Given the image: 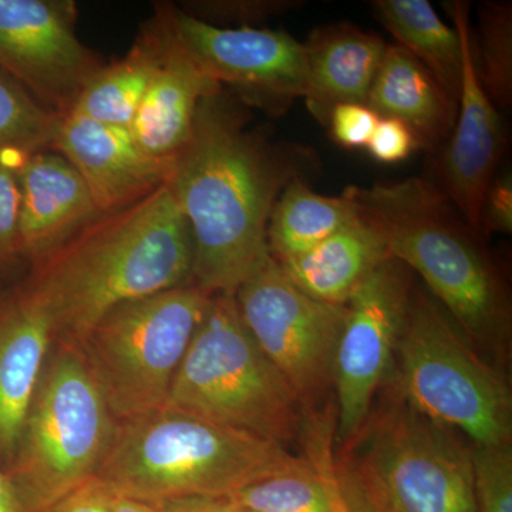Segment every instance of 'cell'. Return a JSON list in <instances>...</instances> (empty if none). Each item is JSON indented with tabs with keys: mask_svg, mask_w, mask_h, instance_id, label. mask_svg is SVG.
Here are the masks:
<instances>
[{
	"mask_svg": "<svg viewBox=\"0 0 512 512\" xmlns=\"http://www.w3.org/2000/svg\"><path fill=\"white\" fill-rule=\"evenodd\" d=\"M377 116L406 124L419 147L437 154L456 124L458 103L402 46L387 45L366 100Z\"/></svg>",
	"mask_w": 512,
	"mask_h": 512,
	"instance_id": "ffe728a7",
	"label": "cell"
},
{
	"mask_svg": "<svg viewBox=\"0 0 512 512\" xmlns=\"http://www.w3.org/2000/svg\"><path fill=\"white\" fill-rule=\"evenodd\" d=\"M20 258L39 261L101 217L82 175L57 151L18 165Z\"/></svg>",
	"mask_w": 512,
	"mask_h": 512,
	"instance_id": "2e32d148",
	"label": "cell"
},
{
	"mask_svg": "<svg viewBox=\"0 0 512 512\" xmlns=\"http://www.w3.org/2000/svg\"><path fill=\"white\" fill-rule=\"evenodd\" d=\"M110 512H160L157 503L113 493Z\"/></svg>",
	"mask_w": 512,
	"mask_h": 512,
	"instance_id": "d590c367",
	"label": "cell"
},
{
	"mask_svg": "<svg viewBox=\"0 0 512 512\" xmlns=\"http://www.w3.org/2000/svg\"><path fill=\"white\" fill-rule=\"evenodd\" d=\"M160 60L156 23L119 62L107 64L84 87L69 114L97 123L130 128Z\"/></svg>",
	"mask_w": 512,
	"mask_h": 512,
	"instance_id": "603a6c76",
	"label": "cell"
},
{
	"mask_svg": "<svg viewBox=\"0 0 512 512\" xmlns=\"http://www.w3.org/2000/svg\"><path fill=\"white\" fill-rule=\"evenodd\" d=\"M299 0H212L188 3V15L215 25V22L258 23L272 16L301 8Z\"/></svg>",
	"mask_w": 512,
	"mask_h": 512,
	"instance_id": "f1b7e54d",
	"label": "cell"
},
{
	"mask_svg": "<svg viewBox=\"0 0 512 512\" xmlns=\"http://www.w3.org/2000/svg\"><path fill=\"white\" fill-rule=\"evenodd\" d=\"M302 460L281 444L163 406L117 421L96 478L113 493L160 503L234 495Z\"/></svg>",
	"mask_w": 512,
	"mask_h": 512,
	"instance_id": "277c9868",
	"label": "cell"
},
{
	"mask_svg": "<svg viewBox=\"0 0 512 512\" xmlns=\"http://www.w3.org/2000/svg\"><path fill=\"white\" fill-rule=\"evenodd\" d=\"M303 47L308 69L305 101L316 120L326 126L333 107L366 104L386 52L382 37L343 22L313 30Z\"/></svg>",
	"mask_w": 512,
	"mask_h": 512,
	"instance_id": "d6986e66",
	"label": "cell"
},
{
	"mask_svg": "<svg viewBox=\"0 0 512 512\" xmlns=\"http://www.w3.org/2000/svg\"><path fill=\"white\" fill-rule=\"evenodd\" d=\"M211 296L177 286L123 303L94 326L80 349L114 419L165 406Z\"/></svg>",
	"mask_w": 512,
	"mask_h": 512,
	"instance_id": "9c48e42d",
	"label": "cell"
},
{
	"mask_svg": "<svg viewBox=\"0 0 512 512\" xmlns=\"http://www.w3.org/2000/svg\"><path fill=\"white\" fill-rule=\"evenodd\" d=\"M60 117L0 70V158H23L52 147Z\"/></svg>",
	"mask_w": 512,
	"mask_h": 512,
	"instance_id": "484cf974",
	"label": "cell"
},
{
	"mask_svg": "<svg viewBox=\"0 0 512 512\" xmlns=\"http://www.w3.org/2000/svg\"><path fill=\"white\" fill-rule=\"evenodd\" d=\"M157 504L160 512H242L231 495H192Z\"/></svg>",
	"mask_w": 512,
	"mask_h": 512,
	"instance_id": "e575fe53",
	"label": "cell"
},
{
	"mask_svg": "<svg viewBox=\"0 0 512 512\" xmlns=\"http://www.w3.org/2000/svg\"><path fill=\"white\" fill-rule=\"evenodd\" d=\"M390 256L382 232L356 210L352 220L315 248L276 262L306 295L346 305L367 276Z\"/></svg>",
	"mask_w": 512,
	"mask_h": 512,
	"instance_id": "44dd1931",
	"label": "cell"
},
{
	"mask_svg": "<svg viewBox=\"0 0 512 512\" xmlns=\"http://www.w3.org/2000/svg\"><path fill=\"white\" fill-rule=\"evenodd\" d=\"M396 352L406 399L476 446L511 443V394L431 293L414 288Z\"/></svg>",
	"mask_w": 512,
	"mask_h": 512,
	"instance_id": "ba28073f",
	"label": "cell"
},
{
	"mask_svg": "<svg viewBox=\"0 0 512 512\" xmlns=\"http://www.w3.org/2000/svg\"><path fill=\"white\" fill-rule=\"evenodd\" d=\"M512 231V180L511 175L494 178L485 194L481 211V234Z\"/></svg>",
	"mask_w": 512,
	"mask_h": 512,
	"instance_id": "d6a6232c",
	"label": "cell"
},
{
	"mask_svg": "<svg viewBox=\"0 0 512 512\" xmlns=\"http://www.w3.org/2000/svg\"><path fill=\"white\" fill-rule=\"evenodd\" d=\"M252 338L291 384L303 413H315L335 380V357L348 306L313 299L266 254L235 292Z\"/></svg>",
	"mask_w": 512,
	"mask_h": 512,
	"instance_id": "30bf717a",
	"label": "cell"
},
{
	"mask_svg": "<svg viewBox=\"0 0 512 512\" xmlns=\"http://www.w3.org/2000/svg\"><path fill=\"white\" fill-rule=\"evenodd\" d=\"M242 512H249V511H244V510H242Z\"/></svg>",
	"mask_w": 512,
	"mask_h": 512,
	"instance_id": "f35d334b",
	"label": "cell"
},
{
	"mask_svg": "<svg viewBox=\"0 0 512 512\" xmlns=\"http://www.w3.org/2000/svg\"><path fill=\"white\" fill-rule=\"evenodd\" d=\"M315 167L308 148L271 143L248 128L222 87L204 97L165 183L190 227L191 284L208 295H235L269 252L266 231L279 195Z\"/></svg>",
	"mask_w": 512,
	"mask_h": 512,
	"instance_id": "6da1fadb",
	"label": "cell"
},
{
	"mask_svg": "<svg viewBox=\"0 0 512 512\" xmlns=\"http://www.w3.org/2000/svg\"><path fill=\"white\" fill-rule=\"evenodd\" d=\"M52 345V323L25 286L0 296V467L5 473Z\"/></svg>",
	"mask_w": 512,
	"mask_h": 512,
	"instance_id": "e0dca14e",
	"label": "cell"
},
{
	"mask_svg": "<svg viewBox=\"0 0 512 512\" xmlns=\"http://www.w3.org/2000/svg\"><path fill=\"white\" fill-rule=\"evenodd\" d=\"M343 194L375 224L393 258L420 275L471 343L503 348L510 302L483 234L430 180L349 187Z\"/></svg>",
	"mask_w": 512,
	"mask_h": 512,
	"instance_id": "3957f363",
	"label": "cell"
},
{
	"mask_svg": "<svg viewBox=\"0 0 512 512\" xmlns=\"http://www.w3.org/2000/svg\"><path fill=\"white\" fill-rule=\"evenodd\" d=\"M461 40V76L458 113L453 133L437 153V181H431L481 234V211L488 187L504 154L505 130L500 111L477 79L471 43L470 6L446 3Z\"/></svg>",
	"mask_w": 512,
	"mask_h": 512,
	"instance_id": "5bb4252c",
	"label": "cell"
},
{
	"mask_svg": "<svg viewBox=\"0 0 512 512\" xmlns=\"http://www.w3.org/2000/svg\"><path fill=\"white\" fill-rule=\"evenodd\" d=\"M160 60L130 131L148 156L173 164L190 140L201 101L222 86L208 76L157 18Z\"/></svg>",
	"mask_w": 512,
	"mask_h": 512,
	"instance_id": "ac0fdd59",
	"label": "cell"
},
{
	"mask_svg": "<svg viewBox=\"0 0 512 512\" xmlns=\"http://www.w3.org/2000/svg\"><path fill=\"white\" fill-rule=\"evenodd\" d=\"M414 288L412 271L387 258L350 296L335 357L336 440L352 439L365 423L389 372Z\"/></svg>",
	"mask_w": 512,
	"mask_h": 512,
	"instance_id": "8fae6325",
	"label": "cell"
},
{
	"mask_svg": "<svg viewBox=\"0 0 512 512\" xmlns=\"http://www.w3.org/2000/svg\"><path fill=\"white\" fill-rule=\"evenodd\" d=\"M192 261L190 227L164 184L33 262L23 286L45 309L53 340L80 348L117 306L191 284Z\"/></svg>",
	"mask_w": 512,
	"mask_h": 512,
	"instance_id": "7a4b0ae2",
	"label": "cell"
},
{
	"mask_svg": "<svg viewBox=\"0 0 512 512\" xmlns=\"http://www.w3.org/2000/svg\"><path fill=\"white\" fill-rule=\"evenodd\" d=\"M353 202L312 191L306 180H293L279 195L266 231L275 261L305 254L355 217Z\"/></svg>",
	"mask_w": 512,
	"mask_h": 512,
	"instance_id": "cb8c5ba5",
	"label": "cell"
},
{
	"mask_svg": "<svg viewBox=\"0 0 512 512\" xmlns=\"http://www.w3.org/2000/svg\"><path fill=\"white\" fill-rule=\"evenodd\" d=\"M116 426L82 349L53 340L6 473L23 512H42L96 477Z\"/></svg>",
	"mask_w": 512,
	"mask_h": 512,
	"instance_id": "52a82bcc",
	"label": "cell"
},
{
	"mask_svg": "<svg viewBox=\"0 0 512 512\" xmlns=\"http://www.w3.org/2000/svg\"><path fill=\"white\" fill-rule=\"evenodd\" d=\"M111 498L113 491L94 477L42 512H110Z\"/></svg>",
	"mask_w": 512,
	"mask_h": 512,
	"instance_id": "836d02e7",
	"label": "cell"
},
{
	"mask_svg": "<svg viewBox=\"0 0 512 512\" xmlns=\"http://www.w3.org/2000/svg\"><path fill=\"white\" fill-rule=\"evenodd\" d=\"M53 150L82 175L101 214L123 210L167 183L171 164L148 156L130 128L67 114Z\"/></svg>",
	"mask_w": 512,
	"mask_h": 512,
	"instance_id": "9a60e30c",
	"label": "cell"
},
{
	"mask_svg": "<svg viewBox=\"0 0 512 512\" xmlns=\"http://www.w3.org/2000/svg\"><path fill=\"white\" fill-rule=\"evenodd\" d=\"M235 503L249 512H338L340 484L329 453L254 481L237 491Z\"/></svg>",
	"mask_w": 512,
	"mask_h": 512,
	"instance_id": "d4e9b609",
	"label": "cell"
},
{
	"mask_svg": "<svg viewBox=\"0 0 512 512\" xmlns=\"http://www.w3.org/2000/svg\"><path fill=\"white\" fill-rule=\"evenodd\" d=\"M376 19L458 103L463 76L460 35L427 0H376Z\"/></svg>",
	"mask_w": 512,
	"mask_h": 512,
	"instance_id": "7402d4cb",
	"label": "cell"
},
{
	"mask_svg": "<svg viewBox=\"0 0 512 512\" xmlns=\"http://www.w3.org/2000/svg\"><path fill=\"white\" fill-rule=\"evenodd\" d=\"M336 476H338L340 484V504L338 512H372L365 504V501L359 497V494H357L338 473H336Z\"/></svg>",
	"mask_w": 512,
	"mask_h": 512,
	"instance_id": "8d00e7d4",
	"label": "cell"
},
{
	"mask_svg": "<svg viewBox=\"0 0 512 512\" xmlns=\"http://www.w3.org/2000/svg\"><path fill=\"white\" fill-rule=\"evenodd\" d=\"M417 147V138L406 124L380 117L366 148L379 163L397 164L412 156Z\"/></svg>",
	"mask_w": 512,
	"mask_h": 512,
	"instance_id": "1f68e13d",
	"label": "cell"
},
{
	"mask_svg": "<svg viewBox=\"0 0 512 512\" xmlns=\"http://www.w3.org/2000/svg\"><path fill=\"white\" fill-rule=\"evenodd\" d=\"M74 18L72 2L0 0V70L60 119L103 67Z\"/></svg>",
	"mask_w": 512,
	"mask_h": 512,
	"instance_id": "7c38bea8",
	"label": "cell"
},
{
	"mask_svg": "<svg viewBox=\"0 0 512 512\" xmlns=\"http://www.w3.org/2000/svg\"><path fill=\"white\" fill-rule=\"evenodd\" d=\"M478 512H512L511 443L471 450Z\"/></svg>",
	"mask_w": 512,
	"mask_h": 512,
	"instance_id": "83f0119b",
	"label": "cell"
},
{
	"mask_svg": "<svg viewBox=\"0 0 512 512\" xmlns=\"http://www.w3.org/2000/svg\"><path fill=\"white\" fill-rule=\"evenodd\" d=\"M473 59L478 82L498 111L512 103V6L510 2H484L478 6Z\"/></svg>",
	"mask_w": 512,
	"mask_h": 512,
	"instance_id": "4316f807",
	"label": "cell"
},
{
	"mask_svg": "<svg viewBox=\"0 0 512 512\" xmlns=\"http://www.w3.org/2000/svg\"><path fill=\"white\" fill-rule=\"evenodd\" d=\"M20 161L0 158V271L20 258Z\"/></svg>",
	"mask_w": 512,
	"mask_h": 512,
	"instance_id": "f546056e",
	"label": "cell"
},
{
	"mask_svg": "<svg viewBox=\"0 0 512 512\" xmlns=\"http://www.w3.org/2000/svg\"><path fill=\"white\" fill-rule=\"evenodd\" d=\"M333 466L372 512H478L471 450L397 384Z\"/></svg>",
	"mask_w": 512,
	"mask_h": 512,
	"instance_id": "5b68a950",
	"label": "cell"
},
{
	"mask_svg": "<svg viewBox=\"0 0 512 512\" xmlns=\"http://www.w3.org/2000/svg\"><path fill=\"white\" fill-rule=\"evenodd\" d=\"M379 120L380 117L367 104L346 103L333 107L326 127L339 146L366 148Z\"/></svg>",
	"mask_w": 512,
	"mask_h": 512,
	"instance_id": "4dcf8cb0",
	"label": "cell"
},
{
	"mask_svg": "<svg viewBox=\"0 0 512 512\" xmlns=\"http://www.w3.org/2000/svg\"><path fill=\"white\" fill-rule=\"evenodd\" d=\"M165 406L288 446L302 429V404L252 338L231 293H215Z\"/></svg>",
	"mask_w": 512,
	"mask_h": 512,
	"instance_id": "8992f818",
	"label": "cell"
},
{
	"mask_svg": "<svg viewBox=\"0 0 512 512\" xmlns=\"http://www.w3.org/2000/svg\"><path fill=\"white\" fill-rule=\"evenodd\" d=\"M157 18L175 42L214 82L229 84L276 109L305 99V47L282 30L220 28L175 6H161Z\"/></svg>",
	"mask_w": 512,
	"mask_h": 512,
	"instance_id": "4fadbf2b",
	"label": "cell"
},
{
	"mask_svg": "<svg viewBox=\"0 0 512 512\" xmlns=\"http://www.w3.org/2000/svg\"><path fill=\"white\" fill-rule=\"evenodd\" d=\"M0 512H23L18 494L2 467H0Z\"/></svg>",
	"mask_w": 512,
	"mask_h": 512,
	"instance_id": "74e56055",
	"label": "cell"
}]
</instances>
